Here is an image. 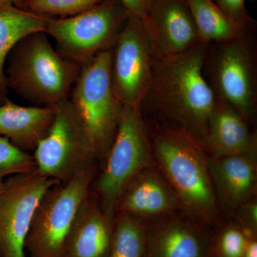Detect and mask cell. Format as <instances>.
Wrapping results in <instances>:
<instances>
[{
    "label": "cell",
    "mask_w": 257,
    "mask_h": 257,
    "mask_svg": "<svg viewBox=\"0 0 257 257\" xmlns=\"http://www.w3.org/2000/svg\"><path fill=\"white\" fill-rule=\"evenodd\" d=\"M208 46L200 42L178 55L153 59L151 86L143 104L202 145L216 103L204 74Z\"/></svg>",
    "instance_id": "cell-1"
},
{
    "label": "cell",
    "mask_w": 257,
    "mask_h": 257,
    "mask_svg": "<svg viewBox=\"0 0 257 257\" xmlns=\"http://www.w3.org/2000/svg\"><path fill=\"white\" fill-rule=\"evenodd\" d=\"M150 141L155 165L175 193L182 209L209 226L216 224L219 209L209 156L202 144L182 130L166 125Z\"/></svg>",
    "instance_id": "cell-2"
},
{
    "label": "cell",
    "mask_w": 257,
    "mask_h": 257,
    "mask_svg": "<svg viewBox=\"0 0 257 257\" xmlns=\"http://www.w3.org/2000/svg\"><path fill=\"white\" fill-rule=\"evenodd\" d=\"M7 62L8 88L39 106H55L68 99L81 69L55 50L43 32L22 39Z\"/></svg>",
    "instance_id": "cell-3"
},
{
    "label": "cell",
    "mask_w": 257,
    "mask_h": 257,
    "mask_svg": "<svg viewBox=\"0 0 257 257\" xmlns=\"http://www.w3.org/2000/svg\"><path fill=\"white\" fill-rule=\"evenodd\" d=\"M95 165L49 189L34 213L26 241V257H63L69 236L91 194Z\"/></svg>",
    "instance_id": "cell-4"
},
{
    "label": "cell",
    "mask_w": 257,
    "mask_h": 257,
    "mask_svg": "<svg viewBox=\"0 0 257 257\" xmlns=\"http://www.w3.org/2000/svg\"><path fill=\"white\" fill-rule=\"evenodd\" d=\"M204 74L216 98L253 121L257 108V54L254 30L230 41L211 44Z\"/></svg>",
    "instance_id": "cell-5"
},
{
    "label": "cell",
    "mask_w": 257,
    "mask_h": 257,
    "mask_svg": "<svg viewBox=\"0 0 257 257\" xmlns=\"http://www.w3.org/2000/svg\"><path fill=\"white\" fill-rule=\"evenodd\" d=\"M111 62L109 49L81 67L68 98L97 159L104 158L110 149L123 106L111 85Z\"/></svg>",
    "instance_id": "cell-6"
},
{
    "label": "cell",
    "mask_w": 257,
    "mask_h": 257,
    "mask_svg": "<svg viewBox=\"0 0 257 257\" xmlns=\"http://www.w3.org/2000/svg\"><path fill=\"white\" fill-rule=\"evenodd\" d=\"M105 165L96 182L98 202L114 219L121 194L142 171L155 165L142 108L122 106Z\"/></svg>",
    "instance_id": "cell-7"
},
{
    "label": "cell",
    "mask_w": 257,
    "mask_h": 257,
    "mask_svg": "<svg viewBox=\"0 0 257 257\" xmlns=\"http://www.w3.org/2000/svg\"><path fill=\"white\" fill-rule=\"evenodd\" d=\"M128 15L119 0H104L74 16L50 18L45 33L55 40L61 55L82 67L112 48Z\"/></svg>",
    "instance_id": "cell-8"
},
{
    "label": "cell",
    "mask_w": 257,
    "mask_h": 257,
    "mask_svg": "<svg viewBox=\"0 0 257 257\" xmlns=\"http://www.w3.org/2000/svg\"><path fill=\"white\" fill-rule=\"evenodd\" d=\"M33 157L37 172L60 183L95 165V152L69 99L55 106L53 121Z\"/></svg>",
    "instance_id": "cell-9"
},
{
    "label": "cell",
    "mask_w": 257,
    "mask_h": 257,
    "mask_svg": "<svg viewBox=\"0 0 257 257\" xmlns=\"http://www.w3.org/2000/svg\"><path fill=\"white\" fill-rule=\"evenodd\" d=\"M152 62L143 23L130 14L111 48V85L121 105L142 108L151 86Z\"/></svg>",
    "instance_id": "cell-10"
},
{
    "label": "cell",
    "mask_w": 257,
    "mask_h": 257,
    "mask_svg": "<svg viewBox=\"0 0 257 257\" xmlns=\"http://www.w3.org/2000/svg\"><path fill=\"white\" fill-rule=\"evenodd\" d=\"M58 183L36 170L0 184V257H26L25 241L35 209L45 193Z\"/></svg>",
    "instance_id": "cell-11"
},
{
    "label": "cell",
    "mask_w": 257,
    "mask_h": 257,
    "mask_svg": "<svg viewBox=\"0 0 257 257\" xmlns=\"http://www.w3.org/2000/svg\"><path fill=\"white\" fill-rule=\"evenodd\" d=\"M145 227V257H213L214 231L197 219L175 212Z\"/></svg>",
    "instance_id": "cell-12"
},
{
    "label": "cell",
    "mask_w": 257,
    "mask_h": 257,
    "mask_svg": "<svg viewBox=\"0 0 257 257\" xmlns=\"http://www.w3.org/2000/svg\"><path fill=\"white\" fill-rule=\"evenodd\" d=\"M141 21L155 60L178 55L200 42L182 0H152Z\"/></svg>",
    "instance_id": "cell-13"
},
{
    "label": "cell",
    "mask_w": 257,
    "mask_h": 257,
    "mask_svg": "<svg viewBox=\"0 0 257 257\" xmlns=\"http://www.w3.org/2000/svg\"><path fill=\"white\" fill-rule=\"evenodd\" d=\"M155 166L142 171L130 182L120 197L116 214L145 222L183 210L175 193Z\"/></svg>",
    "instance_id": "cell-14"
},
{
    "label": "cell",
    "mask_w": 257,
    "mask_h": 257,
    "mask_svg": "<svg viewBox=\"0 0 257 257\" xmlns=\"http://www.w3.org/2000/svg\"><path fill=\"white\" fill-rule=\"evenodd\" d=\"M209 170L219 210L234 211L254 198L257 184L256 151L209 159Z\"/></svg>",
    "instance_id": "cell-15"
},
{
    "label": "cell",
    "mask_w": 257,
    "mask_h": 257,
    "mask_svg": "<svg viewBox=\"0 0 257 257\" xmlns=\"http://www.w3.org/2000/svg\"><path fill=\"white\" fill-rule=\"evenodd\" d=\"M202 146L211 157L256 152V136L237 111L216 99Z\"/></svg>",
    "instance_id": "cell-16"
},
{
    "label": "cell",
    "mask_w": 257,
    "mask_h": 257,
    "mask_svg": "<svg viewBox=\"0 0 257 257\" xmlns=\"http://www.w3.org/2000/svg\"><path fill=\"white\" fill-rule=\"evenodd\" d=\"M114 219H110L96 198L89 196L79 211L63 257H108Z\"/></svg>",
    "instance_id": "cell-17"
},
{
    "label": "cell",
    "mask_w": 257,
    "mask_h": 257,
    "mask_svg": "<svg viewBox=\"0 0 257 257\" xmlns=\"http://www.w3.org/2000/svg\"><path fill=\"white\" fill-rule=\"evenodd\" d=\"M55 106H22L7 98L0 104V136L25 151H34L48 131Z\"/></svg>",
    "instance_id": "cell-18"
},
{
    "label": "cell",
    "mask_w": 257,
    "mask_h": 257,
    "mask_svg": "<svg viewBox=\"0 0 257 257\" xmlns=\"http://www.w3.org/2000/svg\"><path fill=\"white\" fill-rule=\"evenodd\" d=\"M50 18L18 7L0 9V104L7 99L5 64L10 52L24 37L45 32Z\"/></svg>",
    "instance_id": "cell-19"
},
{
    "label": "cell",
    "mask_w": 257,
    "mask_h": 257,
    "mask_svg": "<svg viewBox=\"0 0 257 257\" xmlns=\"http://www.w3.org/2000/svg\"><path fill=\"white\" fill-rule=\"evenodd\" d=\"M192 15L199 41L207 45L228 42L254 30H245L227 16L214 0H182Z\"/></svg>",
    "instance_id": "cell-20"
},
{
    "label": "cell",
    "mask_w": 257,
    "mask_h": 257,
    "mask_svg": "<svg viewBox=\"0 0 257 257\" xmlns=\"http://www.w3.org/2000/svg\"><path fill=\"white\" fill-rule=\"evenodd\" d=\"M145 223L126 214H116L108 257H145Z\"/></svg>",
    "instance_id": "cell-21"
},
{
    "label": "cell",
    "mask_w": 257,
    "mask_h": 257,
    "mask_svg": "<svg viewBox=\"0 0 257 257\" xmlns=\"http://www.w3.org/2000/svg\"><path fill=\"white\" fill-rule=\"evenodd\" d=\"M37 170L33 155L0 136V182L6 177L27 175Z\"/></svg>",
    "instance_id": "cell-22"
},
{
    "label": "cell",
    "mask_w": 257,
    "mask_h": 257,
    "mask_svg": "<svg viewBox=\"0 0 257 257\" xmlns=\"http://www.w3.org/2000/svg\"><path fill=\"white\" fill-rule=\"evenodd\" d=\"M256 232L235 223L214 232L213 257H241L248 238Z\"/></svg>",
    "instance_id": "cell-23"
},
{
    "label": "cell",
    "mask_w": 257,
    "mask_h": 257,
    "mask_svg": "<svg viewBox=\"0 0 257 257\" xmlns=\"http://www.w3.org/2000/svg\"><path fill=\"white\" fill-rule=\"evenodd\" d=\"M104 0H27L23 9L52 18H69L94 8Z\"/></svg>",
    "instance_id": "cell-24"
},
{
    "label": "cell",
    "mask_w": 257,
    "mask_h": 257,
    "mask_svg": "<svg viewBox=\"0 0 257 257\" xmlns=\"http://www.w3.org/2000/svg\"><path fill=\"white\" fill-rule=\"evenodd\" d=\"M245 2L246 0H215L218 6L235 23L245 30H255L256 22L248 14Z\"/></svg>",
    "instance_id": "cell-25"
},
{
    "label": "cell",
    "mask_w": 257,
    "mask_h": 257,
    "mask_svg": "<svg viewBox=\"0 0 257 257\" xmlns=\"http://www.w3.org/2000/svg\"><path fill=\"white\" fill-rule=\"evenodd\" d=\"M238 224L250 231H257V202L253 198L243 203L234 211Z\"/></svg>",
    "instance_id": "cell-26"
},
{
    "label": "cell",
    "mask_w": 257,
    "mask_h": 257,
    "mask_svg": "<svg viewBox=\"0 0 257 257\" xmlns=\"http://www.w3.org/2000/svg\"><path fill=\"white\" fill-rule=\"evenodd\" d=\"M130 15L142 20L152 0H119Z\"/></svg>",
    "instance_id": "cell-27"
},
{
    "label": "cell",
    "mask_w": 257,
    "mask_h": 257,
    "mask_svg": "<svg viewBox=\"0 0 257 257\" xmlns=\"http://www.w3.org/2000/svg\"><path fill=\"white\" fill-rule=\"evenodd\" d=\"M257 257V238L256 234H253L248 238L247 243L245 246L242 256Z\"/></svg>",
    "instance_id": "cell-28"
},
{
    "label": "cell",
    "mask_w": 257,
    "mask_h": 257,
    "mask_svg": "<svg viewBox=\"0 0 257 257\" xmlns=\"http://www.w3.org/2000/svg\"><path fill=\"white\" fill-rule=\"evenodd\" d=\"M27 0H0V9L6 7L13 6L23 8Z\"/></svg>",
    "instance_id": "cell-29"
},
{
    "label": "cell",
    "mask_w": 257,
    "mask_h": 257,
    "mask_svg": "<svg viewBox=\"0 0 257 257\" xmlns=\"http://www.w3.org/2000/svg\"><path fill=\"white\" fill-rule=\"evenodd\" d=\"M2 182H0V184H1V183H2Z\"/></svg>",
    "instance_id": "cell-30"
},
{
    "label": "cell",
    "mask_w": 257,
    "mask_h": 257,
    "mask_svg": "<svg viewBox=\"0 0 257 257\" xmlns=\"http://www.w3.org/2000/svg\"><path fill=\"white\" fill-rule=\"evenodd\" d=\"M214 2H215V0H214Z\"/></svg>",
    "instance_id": "cell-31"
}]
</instances>
